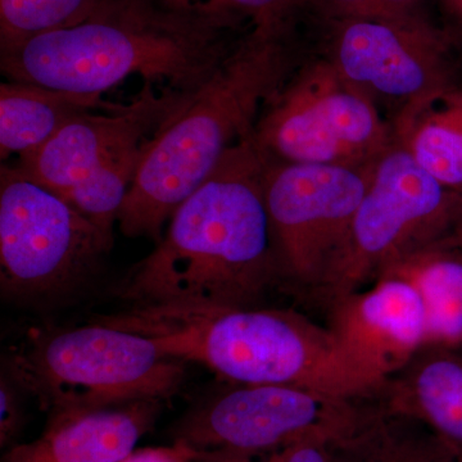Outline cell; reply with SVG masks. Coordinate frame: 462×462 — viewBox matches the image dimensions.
Here are the masks:
<instances>
[{
    "label": "cell",
    "mask_w": 462,
    "mask_h": 462,
    "mask_svg": "<svg viewBox=\"0 0 462 462\" xmlns=\"http://www.w3.org/2000/svg\"><path fill=\"white\" fill-rule=\"evenodd\" d=\"M267 163L254 134L230 148L173 212L165 236L125 281L121 296L138 309L256 307L282 281L264 202Z\"/></svg>",
    "instance_id": "1"
},
{
    "label": "cell",
    "mask_w": 462,
    "mask_h": 462,
    "mask_svg": "<svg viewBox=\"0 0 462 462\" xmlns=\"http://www.w3.org/2000/svg\"><path fill=\"white\" fill-rule=\"evenodd\" d=\"M291 20L252 25L158 130L118 212L125 236L158 242L176 208L254 134L266 103L300 65Z\"/></svg>",
    "instance_id": "2"
},
{
    "label": "cell",
    "mask_w": 462,
    "mask_h": 462,
    "mask_svg": "<svg viewBox=\"0 0 462 462\" xmlns=\"http://www.w3.org/2000/svg\"><path fill=\"white\" fill-rule=\"evenodd\" d=\"M234 27L188 17L151 0H109L78 25L0 50L9 81L103 96L130 76L194 93L229 56Z\"/></svg>",
    "instance_id": "3"
},
{
    "label": "cell",
    "mask_w": 462,
    "mask_h": 462,
    "mask_svg": "<svg viewBox=\"0 0 462 462\" xmlns=\"http://www.w3.org/2000/svg\"><path fill=\"white\" fill-rule=\"evenodd\" d=\"M109 321L154 337L167 354L205 365L234 384L289 385L352 401L374 400L383 385L352 361L329 328L293 310L136 309Z\"/></svg>",
    "instance_id": "4"
},
{
    "label": "cell",
    "mask_w": 462,
    "mask_h": 462,
    "mask_svg": "<svg viewBox=\"0 0 462 462\" xmlns=\"http://www.w3.org/2000/svg\"><path fill=\"white\" fill-rule=\"evenodd\" d=\"M7 374L50 415L163 401L180 389L185 361L154 337L105 322L33 338Z\"/></svg>",
    "instance_id": "5"
},
{
    "label": "cell",
    "mask_w": 462,
    "mask_h": 462,
    "mask_svg": "<svg viewBox=\"0 0 462 462\" xmlns=\"http://www.w3.org/2000/svg\"><path fill=\"white\" fill-rule=\"evenodd\" d=\"M191 94L144 83L129 105L78 116L16 166L114 236L152 139Z\"/></svg>",
    "instance_id": "6"
},
{
    "label": "cell",
    "mask_w": 462,
    "mask_h": 462,
    "mask_svg": "<svg viewBox=\"0 0 462 462\" xmlns=\"http://www.w3.org/2000/svg\"><path fill=\"white\" fill-rule=\"evenodd\" d=\"M254 139L272 162L369 170L394 135L375 102L320 57L266 103Z\"/></svg>",
    "instance_id": "7"
},
{
    "label": "cell",
    "mask_w": 462,
    "mask_h": 462,
    "mask_svg": "<svg viewBox=\"0 0 462 462\" xmlns=\"http://www.w3.org/2000/svg\"><path fill=\"white\" fill-rule=\"evenodd\" d=\"M114 236L16 165L0 166V287L14 300L69 293L96 272Z\"/></svg>",
    "instance_id": "8"
},
{
    "label": "cell",
    "mask_w": 462,
    "mask_h": 462,
    "mask_svg": "<svg viewBox=\"0 0 462 462\" xmlns=\"http://www.w3.org/2000/svg\"><path fill=\"white\" fill-rule=\"evenodd\" d=\"M457 217V191L393 141L374 163L345 251L314 300L327 307L367 287L388 263L449 236Z\"/></svg>",
    "instance_id": "9"
},
{
    "label": "cell",
    "mask_w": 462,
    "mask_h": 462,
    "mask_svg": "<svg viewBox=\"0 0 462 462\" xmlns=\"http://www.w3.org/2000/svg\"><path fill=\"white\" fill-rule=\"evenodd\" d=\"M364 403L289 385L236 384L188 412L172 439L194 455L217 457H248L305 439L336 443L354 430Z\"/></svg>",
    "instance_id": "10"
},
{
    "label": "cell",
    "mask_w": 462,
    "mask_h": 462,
    "mask_svg": "<svg viewBox=\"0 0 462 462\" xmlns=\"http://www.w3.org/2000/svg\"><path fill=\"white\" fill-rule=\"evenodd\" d=\"M372 169L267 163L264 202L282 281L291 291L314 300L324 287L345 251Z\"/></svg>",
    "instance_id": "11"
},
{
    "label": "cell",
    "mask_w": 462,
    "mask_h": 462,
    "mask_svg": "<svg viewBox=\"0 0 462 462\" xmlns=\"http://www.w3.org/2000/svg\"><path fill=\"white\" fill-rule=\"evenodd\" d=\"M322 58L346 80L387 106L394 121L456 87L448 36L427 18L325 20Z\"/></svg>",
    "instance_id": "12"
},
{
    "label": "cell",
    "mask_w": 462,
    "mask_h": 462,
    "mask_svg": "<svg viewBox=\"0 0 462 462\" xmlns=\"http://www.w3.org/2000/svg\"><path fill=\"white\" fill-rule=\"evenodd\" d=\"M327 309V327L346 355L382 384L428 345L421 298L411 282L396 273H378L372 284Z\"/></svg>",
    "instance_id": "13"
},
{
    "label": "cell",
    "mask_w": 462,
    "mask_h": 462,
    "mask_svg": "<svg viewBox=\"0 0 462 462\" xmlns=\"http://www.w3.org/2000/svg\"><path fill=\"white\" fill-rule=\"evenodd\" d=\"M158 401L51 415L44 431L5 449L0 462H120L156 420Z\"/></svg>",
    "instance_id": "14"
},
{
    "label": "cell",
    "mask_w": 462,
    "mask_h": 462,
    "mask_svg": "<svg viewBox=\"0 0 462 462\" xmlns=\"http://www.w3.org/2000/svg\"><path fill=\"white\" fill-rule=\"evenodd\" d=\"M373 401L427 425L462 462V351L425 346Z\"/></svg>",
    "instance_id": "15"
},
{
    "label": "cell",
    "mask_w": 462,
    "mask_h": 462,
    "mask_svg": "<svg viewBox=\"0 0 462 462\" xmlns=\"http://www.w3.org/2000/svg\"><path fill=\"white\" fill-rule=\"evenodd\" d=\"M380 273L402 276L418 291L427 315V346L462 351V245L452 233L397 258Z\"/></svg>",
    "instance_id": "16"
},
{
    "label": "cell",
    "mask_w": 462,
    "mask_h": 462,
    "mask_svg": "<svg viewBox=\"0 0 462 462\" xmlns=\"http://www.w3.org/2000/svg\"><path fill=\"white\" fill-rule=\"evenodd\" d=\"M102 96L75 94L39 85L7 81L0 85V157H18L41 148L67 123L93 111H116Z\"/></svg>",
    "instance_id": "17"
},
{
    "label": "cell",
    "mask_w": 462,
    "mask_h": 462,
    "mask_svg": "<svg viewBox=\"0 0 462 462\" xmlns=\"http://www.w3.org/2000/svg\"><path fill=\"white\" fill-rule=\"evenodd\" d=\"M394 141L447 189L462 191V88L438 94L401 115Z\"/></svg>",
    "instance_id": "18"
},
{
    "label": "cell",
    "mask_w": 462,
    "mask_h": 462,
    "mask_svg": "<svg viewBox=\"0 0 462 462\" xmlns=\"http://www.w3.org/2000/svg\"><path fill=\"white\" fill-rule=\"evenodd\" d=\"M346 462H460L427 427L365 401L354 430L333 443Z\"/></svg>",
    "instance_id": "19"
},
{
    "label": "cell",
    "mask_w": 462,
    "mask_h": 462,
    "mask_svg": "<svg viewBox=\"0 0 462 462\" xmlns=\"http://www.w3.org/2000/svg\"><path fill=\"white\" fill-rule=\"evenodd\" d=\"M109 0H0V50L78 25Z\"/></svg>",
    "instance_id": "20"
},
{
    "label": "cell",
    "mask_w": 462,
    "mask_h": 462,
    "mask_svg": "<svg viewBox=\"0 0 462 462\" xmlns=\"http://www.w3.org/2000/svg\"><path fill=\"white\" fill-rule=\"evenodd\" d=\"M158 7L184 16L214 21L238 29L249 20L252 25L293 18L305 0H151Z\"/></svg>",
    "instance_id": "21"
},
{
    "label": "cell",
    "mask_w": 462,
    "mask_h": 462,
    "mask_svg": "<svg viewBox=\"0 0 462 462\" xmlns=\"http://www.w3.org/2000/svg\"><path fill=\"white\" fill-rule=\"evenodd\" d=\"M305 5L315 8L324 20H331V18H374V20L424 18L421 0H305Z\"/></svg>",
    "instance_id": "22"
},
{
    "label": "cell",
    "mask_w": 462,
    "mask_h": 462,
    "mask_svg": "<svg viewBox=\"0 0 462 462\" xmlns=\"http://www.w3.org/2000/svg\"><path fill=\"white\" fill-rule=\"evenodd\" d=\"M197 462H346L333 443L305 439L248 457L196 456Z\"/></svg>",
    "instance_id": "23"
},
{
    "label": "cell",
    "mask_w": 462,
    "mask_h": 462,
    "mask_svg": "<svg viewBox=\"0 0 462 462\" xmlns=\"http://www.w3.org/2000/svg\"><path fill=\"white\" fill-rule=\"evenodd\" d=\"M21 388L8 374L0 383V447L8 449L16 445L23 428V409L20 400Z\"/></svg>",
    "instance_id": "24"
},
{
    "label": "cell",
    "mask_w": 462,
    "mask_h": 462,
    "mask_svg": "<svg viewBox=\"0 0 462 462\" xmlns=\"http://www.w3.org/2000/svg\"><path fill=\"white\" fill-rule=\"evenodd\" d=\"M120 462H197L196 456L184 446L148 447L134 449Z\"/></svg>",
    "instance_id": "25"
},
{
    "label": "cell",
    "mask_w": 462,
    "mask_h": 462,
    "mask_svg": "<svg viewBox=\"0 0 462 462\" xmlns=\"http://www.w3.org/2000/svg\"><path fill=\"white\" fill-rule=\"evenodd\" d=\"M443 2L462 26V0H443Z\"/></svg>",
    "instance_id": "26"
},
{
    "label": "cell",
    "mask_w": 462,
    "mask_h": 462,
    "mask_svg": "<svg viewBox=\"0 0 462 462\" xmlns=\"http://www.w3.org/2000/svg\"><path fill=\"white\" fill-rule=\"evenodd\" d=\"M452 236H454V238L462 245V220L456 221L454 230H452Z\"/></svg>",
    "instance_id": "27"
},
{
    "label": "cell",
    "mask_w": 462,
    "mask_h": 462,
    "mask_svg": "<svg viewBox=\"0 0 462 462\" xmlns=\"http://www.w3.org/2000/svg\"><path fill=\"white\" fill-rule=\"evenodd\" d=\"M458 193V217L457 220H462V191H457Z\"/></svg>",
    "instance_id": "28"
}]
</instances>
